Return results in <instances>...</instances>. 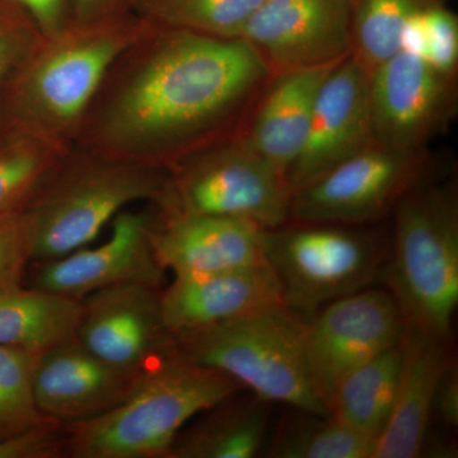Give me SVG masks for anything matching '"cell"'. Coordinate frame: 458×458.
Returning <instances> with one entry per match:
<instances>
[{
  "mask_svg": "<svg viewBox=\"0 0 458 458\" xmlns=\"http://www.w3.org/2000/svg\"><path fill=\"white\" fill-rule=\"evenodd\" d=\"M131 13L73 22L40 38L9 82L0 131L26 132L66 152L114 63L147 29Z\"/></svg>",
  "mask_w": 458,
  "mask_h": 458,
  "instance_id": "cell-2",
  "label": "cell"
},
{
  "mask_svg": "<svg viewBox=\"0 0 458 458\" xmlns=\"http://www.w3.org/2000/svg\"><path fill=\"white\" fill-rule=\"evenodd\" d=\"M113 69L87 114L89 152L161 168L197 152L270 75L242 38L149 23Z\"/></svg>",
  "mask_w": 458,
  "mask_h": 458,
  "instance_id": "cell-1",
  "label": "cell"
},
{
  "mask_svg": "<svg viewBox=\"0 0 458 458\" xmlns=\"http://www.w3.org/2000/svg\"><path fill=\"white\" fill-rule=\"evenodd\" d=\"M400 366L399 343L352 369L331 394L328 415L377 445L393 411Z\"/></svg>",
  "mask_w": 458,
  "mask_h": 458,
  "instance_id": "cell-23",
  "label": "cell"
},
{
  "mask_svg": "<svg viewBox=\"0 0 458 458\" xmlns=\"http://www.w3.org/2000/svg\"><path fill=\"white\" fill-rule=\"evenodd\" d=\"M307 322L276 306L174 336L189 360L219 370L267 403L328 415L316 396L307 369Z\"/></svg>",
  "mask_w": 458,
  "mask_h": 458,
  "instance_id": "cell-6",
  "label": "cell"
},
{
  "mask_svg": "<svg viewBox=\"0 0 458 458\" xmlns=\"http://www.w3.org/2000/svg\"><path fill=\"white\" fill-rule=\"evenodd\" d=\"M40 38L25 14L0 2V108L9 82Z\"/></svg>",
  "mask_w": 458,
  "mask_h": 458,
  "instance_id": "cell-29",
  "label": "cell"
},
{
  "mask_svg": "<svg viewBox=\"0 0 458 458\" xmlns=\"http://www.w3.org/2000/svg\"><path fill=\"white\" fill-rule=\"evenodd\" d=\"M354 0H262L241 31L270 74L336 64L351 55Z\"/></svg>",
  "mask_w": 458,
  "mask_h": 458,
  "instance_id": "cell-11",
  "label": "cell"
},
{
  "mask_svg": "<svg viewBox=\"0 0 458 458\" xmlns=\"http://www.w3.org/2000/svg\"><path fill=\"white\" fill-rule=\"evenodd\" d=\"M336 64L276 74L241 140L284 180L306 141L319 89Z\"/></svg>",
  "mask_w": 458,
  "mask_h": 458,
  "instance_id": "cell-20",
  "label": "cell"
},
{
  "mask_svg": "<svg viewBox=\"0 0 458 458\" xmlns=\"http://www.w3.org/2000/svg\"><path fill=\"white\" fill-rule=\"evenodd\" d=\"M445 0H354L351 56L369 73L400 51V36L415 12Z\"/></svg>",
  "mask_w": 458,
  "mask_h": 458,
  "instance_id": "cell-26",
  "label": "cell"
},
{
  "mask_svg": "<svg viewBox=\"0 0 458 458\" xmlns=\"http://www.w3.org/2000/svg\"><path fill=\"white\" fill-rule=\"evenodd\" d=\"M265 229L245 219L161 209L152 216L157 260L174 276L240 269L265 261Z\"/></svg>",
  "mask_w": 458,
  "mask_h": 458,
  "instance_id": "cell-16",
  "label": "cell"
},
{
  "mask_svg": "<svg viewBox=\"0 0 458 458\" xmlns=\"http://www.w3.org/2000/svg\"><path fill=\"white\" fill-rule=\"evenodd\" d=\"M38 355L0 346V442L62 426L45 417L36 403L33 373Z\"/></svg>",
  "mask_w": 458,
  "mask_h": 458,
  "instance_id": "cell-28",
  "label": "cell"
},
{
  "mask_svg": "<svg viewBox=\"0 0 458 458\" xmlns=\"http://www.w3.org/2000/svg\"><path fill=\"white\" fill-rule=\"evenodd\" d=\"M243 390L231 377L195 363L176 346L141 373L113 409L63 424L65 452L75 458H168L190 421Z\"/></svg>",
  "mask_w": 458,
  "mask_h": 458,
  "instance_id": "cell-3",
  "label": "cell"
},
{
  "mask_svg": "<svg viewBox=\"0 0 458 458\" xmlns=\"http://www.w3.org/2000/svg\"><path fill=\"white\" fill-rule=\"evenodd\" d=\"M394 238L379 279L403 324L452 339L458 303V192L428 172L393 210Z\"/></svg>",
  "mask_w": 458,
  "mask_h": 458,
  "instance_id": "cell-4",
  "label": "cell"
},
{
  "mask_svg": "<svg viewBox=\"0 0 458 458\" xmlns=\"http://www.w3.org/2000/svg\"><path fill=\"white\" fill-rule=\"evenodd\" d=\"M403 319L387 289L369 288L328 303L307 322V369L327 410L336 385L352 369L400 343Z\"/></svg>",
  "mask_w": 458,
  "mask_h": 458,
  "instance_id": "cell-10",
  "label": "cell"
},
{
  "mask_svg": "<svg viewBox=\"0 0 458 458\" xmlns=\"http://www.w3.org/2000/svg\"><path fill=\"white\" fill-rule=\"evenodd\" d=\"M456 75L399 51L369 74L376 146L424 149L456 114Z\"/></svg>",
  "mask_w": 458,
  "mask_h": 458,
  "instance_id": "cell-12",
  "label": "cell"
},
{
  "mask_svg": "<svg viewBox=\"0 0 458 458\" xmlns=\"http://www.w3.org/2000/svg\"><path fill=\"white\" fill-rule=\"evenodd\" d=\"M152 216L123 210L113 219L106 242L38 262L33 286L78 301L99 289L128 283L162 288L165 270L150 242Z\"/></svg>",
  "mask_w": 458,
  "mask_h": 458,
  "instance_id": "cell-15",
  "label": "cell"
},
{
  "mask_svg": "<svg viewBox=\"0 0 458 458\" xmlns=\"http://www.w3.org/2000/svg\"><path fill=\"white\" fill-rule=\"evenodd\" d=\"M434 414L437 415L445 426H458V370L457 364H452L445 370L434 399Z\"/></svg>",
  "mask_w": 458,
  "mask_h": 458,
  "instance_id": "cell-34",
  "label": "cell"
},
{
  "mask_svg": "<svg viewBox=\"0 0 458 458\" xmlns=\"http://www.w3.org/2000/svg\"><path fill=\"white\" fill-rule=\"evenodd\" d=\"M426 29L424 62L443 74L456 75L458 65V20L445 3L423 9Z\"/></svg>",
  "mask_w": 458,
  "mask_h": 458,
  "instance_id": "cell-30",
  "label": "cell"
},
{
  "mask_svg": "<svg viewBox=\"0 0 458 458\" xmlns=\"http://www.w3.org/2000/svg\"><path fill=\"white\" fill-rule=\"evenodd\" d=\"M132 0H71L74 22H89L131 11Z\"/></svg>",
  "mask_w": 458,
  "mask_h": 458,
  "instance_id": "cell-35",
  "label": "cell"
},
{
  "mask_svg": "<svg viewBox=\"0 0 458 458\" xmlns=\"http://www.w3.org/2000/svg\"><path fill=\"white\" fill-rule=\"evenodd\" d=\"M285 306L276 274L267 261L240 269L174 276L161 289V310L172 335L191 333Z\"/></svg>",
  "mask_w": 458,
  "mask_h": 458,
  "instance_id": "cell-17",
  "label": "cell"
},
{
  "mask_svg": "<svg viewBox=\"0 0 458 458\" xmlns=\"http://www.w3.org/2000/svg\"><path fill=\"white\" fill-rule=\"evenodd\" d=\"M279 426L269 448L276 458H373L376 442L330 415L294 409Z\"/></svg>",
  "mask_w": 458,
  "mask_h": 458,
  "instance_id": "cell-24",
  "label": "cell"
},
{
  "mask_svg": "<svg viewBox=\"0 0 458 458\" xmlns=\"http://www.w3.org/2000/svg\"><path fill=\"white\" fill-rule=\"evenodd\" d=\"M294 223L265 229L262 254L278 276L285 306L304 321L379 279L387 251L372 232L355 225Z\"/></svg>",
  "mask_w": 458,
  "mask_h": 458,
  "instance_id": "cell-7",
  "label": "cell"
},
{
  "mask_svg": "<svg viewBox=\"0 0 458 458\" xmlns=\"http://www.w3.org/2000/svg\"><path fill=\"white\" fill-rule=\"evenodd\" d=\"M66 152L17 131H0V214L23 209Z\"/></svg>",
  "mask_w": 458,
  "mask_h": 458,
  "instance_id": "cell-27",
  "label": "cell"
},
{
  "mask_svg": "<svg viewBox=\"0 0 458 458\" xmlns=\"http://www.w3.org/2000/svg\"><path fill=\"white\" fill-rule=\"evenodd\" d=\"M65 454L62 426L41 428L0 442V458H57Z\"/></svg>",
  "mask_w": 458,
  "mask_h": 458,
  "instance_id": "cell-33",
  "label": "cell"
},
{
  "mask_svg": "<svg viewBox=\"0 0 458 458\" xmlns=\"http://www.w3.org/2000/svg\"><path fill=\"white\" fill-rule=\"evenodd\" d=\"M424 149L373 146L292 194L289 222L363 225L393 213L429 172Z\"/></svg>",
  "mask_w": 458,
  "mask_h": 458,
  "instance_id": "cell-9",
  "label": "cell"
},
{
  "mask_svg": "<svg viewBox=\"0 0 458 458\" xmlns=\"http://www.w3.org/2000/svg\"><path fill=\"white\" fill-rule=\"evenodd\" d=\"M373 146L369 73L349 55L319 89L306 141L285 176L289 191L293 194Z\"/></svg>",
  "mask_w": 458,
  "mask_h": 458,
  "instance_id": "cell-14",
  "label": "cell"
},
{
  "mask_svg": "<svg viewBox=\"0 0 458 458\" xmlns=\"http://www.w3.org/2000/svg\"><path fill=\"white\" fill-rule=\"evenodd\" d=\"M401 366L394 408L373 458L424 456L434 415L437 388L456 363L454 339L403 324Z\"/></svg>",
  "mask_w": 458,
  "mask_h": 458,
  "instance_id": "cell-18",
  "label": "cell"
},
{
  "mask_svg": "<svg viewBox=\"0 0 458 458\" xmlns=\"http://www.w3.org/2000/svg\"><path fill=\"white\" fill-rule=\"evenodd\" d=\"M161 209L228 216L262 229L291 219L292 194L285 180L241 140L197 150L171 165Z\"/></svg>",
  "mask_w": 458,
  "mask_h": 458,
  "instance_id": "cell-8",
  "label": "cell"
},
{
  "mask_svg": "<svg viewBox=\"0 0 458 458\" xmlns=\"http://www.w3.org/2000/svg\"><path fill=\"white\" fill-rule=\"evenodd\" d=\"M161 289L128 283L81 300L78 342L125 375L138 377L176 349L165 325Z\"/></svg>",
  "mask_w": 458,
  "mask_h": 458,
  "instance_id": "cell-13",
  "label": "cell"
},
{
  "mask_svg": "<svg viewBox=\"0 0 458 458\" xmlns=\"http://www.w3.org/2000/svg\"><path fill=\"white\" fill-rule=\"evenodd\" d=\"M161 167L87 152L68 153L23 208L31 261L62 258L89 246L128 205L164 198Z\"/></svg>",
  "mask_w": 458,
  "mask_h": 458,
  "instance_id": "cell-5",
  "label": "cell"
},
{
  "mask_svg": "<svg viewBox=\"0 0 458 458\" xmlns=\"http://www.w3.org/2000/svg\"><path fill=\"white\" fill-rule=\"evenodd\" d=\"M18 9L41 38H51L74 22L71 0H0Z\"/></svg>",
  "mask_w": 458,
  "mask_h": 458,
  "instance_id": "cell-32",
  "label": "cell"
},
{
  "mask_svg": "<svg viewBox=\"0 0 458 458\" xmlns=\"http://www.w3.org/2000/svg\"><path fill=\"white\" fill-rule=\"evenodd\" d=\"M138 377L114 369L74 337L38 355L33 391L42 414L63 426L113 409Z\"/></svg>",
  "mask_w": 458,
  "mask_h": 458,
  "instance_id": "cell-19",
  "label": "cell"
},
{
  "mask_svg": "<svg viewBox=\"0 0 458 458\" xmlns=\"http://www.w3.org/2000/svg\"><path fill=\"white\" fill-rule=\"evenodd\" d=\"M262 0H132L131 11L149 25L237 38Z\"/></svg>",
  "mask_w": 458,
  "mask_h": 458,
  "instance_id": "cell-25",
  "label": "cell"
},
{
  "mask_svg": "<svg viewBox=\"0 0 458 458\" xmlns=\"http://www.w3.org/2000/svg\"><path fill=\"white\" fill-rule=\"evenodd\" d=\"M81 313L75 298L22 283L0 286V346L41 354L74 339Z\"/></svg>",
  "mask_w": 458,
  "mask_h": 458,
  "instance_id": "cell-22",
  "label": "cell"
},
{
  "mask_svg": "<svg viewBox=\"0 0 458 458\" xmlns=\"http://www.w3.org/2000/svg\"><path fill=\"white\" fill-rule=\"evenodd\" d=\"M31 261L23 209L0 214V286L22 283Z\"/></svg>",
  "mask_w": 458,
  "mask_h": 458,
  "instance_id": "cell-31",
  "label": "cell"
},
{
  "mask_svg": "<svg viewBox=\"0 0 458 458\" xmlns=\"http://www.w3.org/2000/svg\"><path fill=\"white\" fill-rule=\"evenodd\" d=\"M221 401L183 428L168 458H252L267 438L270 403L251 396Z\"/></svg>",
  "mask_w": 458,
  "mask_h": 458,
  "instance_id": "cell-21",
  "label": "cell"
}]
</instances>
